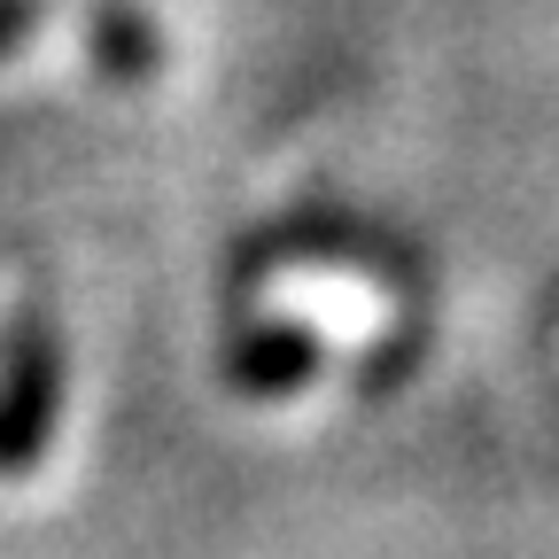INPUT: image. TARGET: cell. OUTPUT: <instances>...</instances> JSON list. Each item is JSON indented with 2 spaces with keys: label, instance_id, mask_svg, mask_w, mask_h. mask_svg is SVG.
<instances>
[{
  "label": "cell",
  "instance_id": "1",
  "mask_svg": "<svg viewBox=\"0 0 559 559\" xmlns=\"http://www.w3.org/2000/svg\"><path fill=\"white\" fill-rule=\"evenodd\" d=\"M264 311L304 326V334H319V342H334V349H366L396 319L389 288L366 280V272H349V264H288V272H272L264 280Z\"/></svg>",
  "mask_w": 559,
  "mask_h": 559
}]
</instances>
